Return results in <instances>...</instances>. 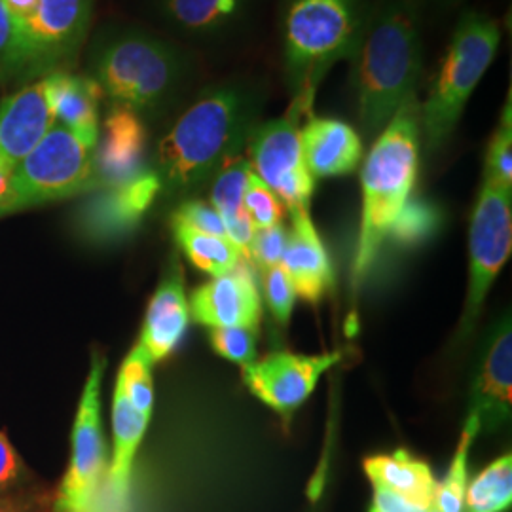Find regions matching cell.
I'll use <instances>...</instances> for the list:
<instances>
[{"instance_id": "cell-1", "label": "cell", "mask_w": 512, "mask_h": 512, "mask_svg": "<svg viewBox=\"0 0 512 512\" xmlns=\"http://www.w3.org/2000/svg\"><path fill=\"white\" fill-rule=\"evenodd\" d=\"M258 109V95L247 84L226 82L200 93L160 141L154 173L162 186L184 192L205 183L245 145Z\"/></svg>"}, {"instance_id": "cell-2", "label": "cell", "mask_w": 512, "mask_h": 512, "mask_svg": "<svg viewBox=\"0 0 512 512\" xmlns=\"http://www.w3.org/2000/svg\"><path fill=\"white\" fill-rule=\"evenodd\" d=\"M353 63L361 126L380 133L416 99L423 69L420 23L410 0H385L366 16Z\"/></svg>"}, {"instance_id": "cell-3", "label": "cell", "mask_w": 512, "mask_h": 512, "mask_svg": "<svg viewBox=\"0 0 512 512\" xmlns=\"http://www.w3.org/2000/svg\"><path fill=\"white\" fill-rule=\"evenodd\" d=\"M359 0H289L283 19V48L291 110L310 114L319 84L330 69L353 59L365 33Z\"/></svg>"}, {"instance_id": "cell-4", "label": "cell", "mask_w": 512, "mask_h": 512, "mask_svg": "<svg viewBox=\"0 0 512 512\" xmlns=\"http://www.w3.org/2000/svg\"><path fill=\"white\" fill-rule=\"evenodd\" d=\"M420 107L408 101L380 131L363 169V217L353 260V279L359 283L374 264L418 175Z\"/></svg>"}, {"instance_id": "cell-5", "label": "cell", "mask_w": 512, "mask_h": 512, "mask_svg": "<svg viewBox=\"0 0 512 512\" xmlns=\"http://www.w3.org/2000/svg\"><path fill=\"white\" fill-rule=\"evenodd\" d=\"M90 78L112 105L150 114L183 88L188 61L181 50L143 31L112 33L99 40L90 59Z\"/></svg>"}, {"instance_id": "cell-6", "label": "cell", "mask_w": 512, "mask_h": 512, "mask_svg": "<svg viewBox=\"0 0 512 512\" xmlns=\"http://www.w3.org/2000/svg\"><path fill=\"white\" fill-rule=\"evenodd\" d=\"M501 42L494 18L465 12L420 109L427 143L440 147L456 129L471 95L490 69Z\"/></svg>"}, {"instance_id": "cell-7", "label": "cell", "mask_w": 512, "mask_h": 512, "mask_svg": "<svg viewBox=\"0 0 512 512\" xmlns=\"http://www.w3.org/2000/svg\"><path fill=\"white\" fill-rule=\"evenodd\" d=\"M97 188L95 148L84 145L73 131L55 122L37 147L14 165L0 200V217Z\"/></svg>"}, {"instance_id": "cell-8", "label": "cell", "mask_w": 512, "mask_h": 512, "mask_svg": "<svg viewBox=\"0 0 512 512\" xmlns=\"http://www.w3.org/2000/svg\"><path fill=\"white\" fill-rule=\"evenodd\" d=\"M105 361L93 357L73 429V456L55 497L54 512H129L109 486L107 446L101 431V378Z\"/></svg>"}, {"instance_id": "cell-9", "label": "cell", "mask_w": 512, "mask_h": 512, "mask_svg": "<svg viewBox=\"0 0 512 512\" xmlns=\"http://www.w3.org/2000/svg\"><path fill=\"white\" fill-rule=\"evenodd\" d=\"M92 0H38L4 80L27 82L63 71L80 52L92 23Z\"/></svg>"}, {"instance_id": "cell-10", "label": "cell", "mask_w": 512, "mask_h": 512, "mask_svg": "<svg viewBox=\"0 0 512 512\" xmlns=\"http://www.w3.org/2000/svg\"><path fill=\"white\" fill-rule=\"evenodd\" d=\"M298 116L287 112L283 118L256 126L249 135L251 165L255 175L289 207L310 209L315 179L311 177L300 143Z\"/></svg>"}, {"instance_id": "cell-11", "label": "cell", "mask_w": 512, "mask_h": 512, "mask_svg": "<svg viewBox=\"0 0 512 512\" xmlns=\"http://www.w3.org/2000/svg\"><path fill=\"white\" fill-rule=\"evenodd\" d=\"M512 188L486 177L471 222V281L467 313L476 315L512 245Z\"/></svg>"}, {"instance_id": "cell-12", "label": "cell", "mask_w": 512, "mask_h": 512, "mask_svg": "<svg viewBox=\"0 0 512 512\" xmlns=\"http://www.w3.org/2000/svg\"><path fill=\"white\" fill-rule=\"evenodd\" d=\"M340 359V353L319 357L274 353L260 363L243 366V382L256 399L289 416L310 397L323 372Z\"/></svg>"}, {"instance_id": "cell-13", "label": "cell", "mask_w": 512, "mask_h": 512, "mask_svg": "<svg viewBox=\"0 0 512 512\" xmlns=\"http://www.w3.org/2000/svg\"><path fill=\"white\" fill-rule=\"evenodd\" d=\"M192 315L211 329L258 330L262 300L245 256L232 272L196 289L192 294Z\"/></svg>"}, {"instance_id": "cell-14", "label": "cell", "mask_w": 512, "mask_h": 512, "mask_svg": "<svg viewBox=\"0 0 512 512\" xmlns=\"http://www.w3.org/2000/svg\"><path fill=\"white\" fill-rule=\"evenodd\" d=\"M162 190L154 171H143L120 186L101 188L80 211V228L93 239L120 238L133 230Z\"/></svg>"}, {"instance_id": "cell-15", "label": "cell", "mask_w": 512, "mask_h": 512, "mask_svg": "<svg viewBox=\"0 0 512 512\" xmlns=\"http://www.w3.org/2000/svg\"><path fill=\"white\" fill-rule=\"evenodd\" d=\"M147 129L137 112L112 105L105 124L103 141L95 148V169L99 188L120 186L143 173Z\"/></svg>"}, {"instance_id": "cell-16", "label": "cell", "mask_w": 512, "mask_h": 512, "mask_svg": "<svg viewBox=\"0 0 512 512\" xmlns=\"http://www.w3.org/2000/svg\"><path fill=\"white\" fill-rule=\"evenodd\" d=\"M54 124L42 78L4 97L0 101V160L19 164Z\"/></svg>"}, {"instance_id": "cell-17", "label": "cell", "mask_w": 512, "mask_h": 512, "mask_svg": "<svg viewBox=\"0 0 512 512\" xmlns=\"http://www.w3.org/2000/svg\"><path fill=\"white\" fill-rule=\"evenodd\" d=\"M291 215L293 230L287 236L281 266L293 281L294 293L317 304L334 279L329 255L311 222L310 209H296Z\"/></svg>"}, {"instance_id": "cell-18", "label": "cell", "mask_w": 512, "mask_h": 512, "mask_svg": "<svg viewBox=\"0 0 512 512\" xmlns=\"http://www.w3.org/2000/svg\"><path fill=\"white\" fill-rule=\"evenodd\" d=\"M512 334L509 319L503 321L490 340L475 382L473 410L480 429H495L511 416Z\"/></svg>"}, {"instance_id": "cell-19", "label": "cell", "mask_w": 512, "mask_h": 512, "mask_svg": "<svg viewBox=\"0 0 512 512\" xmlns=\"http://www.w3.org/2000/svg\"><path fill=\"white\" fill-rule=\"evenodd\" d=\"M46 84L48 103L57 124L90 148L99 145V107L103 92L97 82L84 74L55 71L42 78Z\"/></svg>"}, {"instance_id": "cell-20", "label": "cell", "mask_w": 512, "mask_h": 512, "mask_svg": "<svg viewBox=\"0 0 512 512\" xmlns=\"http://www.w3.org/2000/svg\"><path fill=\"white\" fill-rule=\"evenodd\" d=\"M300 143L313 179L348 175L363 158V143L357 131L334 118H310L300 129Z\"/></svg>"}, {"instance_id": "cell-21", "label": "cell", "mask_w": 512, "mask_h": 512, "mask_svg": "<svg viewBox=\"0 0 512 512\" xmlns=\"http://www.w3.org/2000/svg\"><path fill=\"white\" fill-rule=\"evenodd\" d=\"M188 325V306L184 298L181 275L165 277L148 306L145 327L139 346L147 353L150 363L167 357L181 342Z\"/></svg>"}, {"instance_id": "cell-22", "label": "cell", "mask_w": 512, "mask_h": 512, "mask_svg": "<svg viewBox=\"0 0 512 512\" xmlns=\"http://www.w3.org/2000/svg\"><path fill=\"white\" fill-rule=\"evenodd\" d=\"M251 171H253L251 162L238 152L220 165L217 179L211 190V203L224 220L228 239L238 247L245 258H247L249 243L255 236V226L243 209V196L247 190Z\"/></svg>"}, {"instance_id": "cell-23", "label": "cell", "mask_w": 512, "mask_h": 512, "mask_svg": "<svg viewBox=\"0 0 512 512\" xmlns=\"http://www.w3.org/2000/svg\"><path fill=\"white\" fill-rule=\"evenodd\" d=\"M150 418L143 416L129 403L126 393L120 385L114 391L112 404V431H114V456L109 465L110 492L116 501L129 505V486L133 459L139 450V444L145 437Z\"/></svg>"}, {"instance_id": "cell-24", "label": "cell", "mask_w": 512, "mask_h": 512, "mask_svg": "<svg viewBox=\"0 0 512 512\" xmlns=\"http://www.w3.org/2000/svg\"><path fill=\"white\" fill-rule=\"evenodd\" d=\"M365 471L374 488H385L425 509L435 505L437 482L429 465L412 458L404 450L391 456L366 459Z\"/></svg>"}, {"instance_id": "cell-25", "label": "cell", "mask_w": 512, "mask_h": 512, "mask_svg": "<svg viewBox=\"0 0 512 512\" xmlns=\"http://www.w3.org/2000/svg\"><path fill=\"white\" fill-rule=\"evenodd\" d=\"M175 29L192 37H219L247 18L249 0H160Z\"/></svg>"}, {"instance_id": "cell-26", "label": "cell", "mask_w": 512, "mask_h": 512, "mask_svg": "<svg viewBox=\"0 0 512 512\" xmlns=\"http://www.w3.org/2000/svg\"><path fill=\"white\" fill-rule=\"evenodd\" d=\"M171 224H173V236L181 245L184 255L190 258V262L196 268H200L207 274L215 277L228 274L243 258L241 251L228 238L205 234L175 217L171 219Z\"/></svg>"}, {"instance_id": "cell-27", "label": "cell", "mask_w": 512, "mask_h": 512, "mask_svg": "<svg viewBox=\"0 0 512 512\" xmlns=\"http://www.w3.org/2000/svg\"><path fill=\"white\" fill-rule=\"evenodd\" d=\"M511 499L512 459L511 454H505L476 476L467 492L463 512L509 511Z\"/></svg>"}, {"instance_id": "cell-28", "label": "cell", "mask_w": 512, "mask_h": 512, "mask_svg": "<svg viewBox=\"0 0 512 512\" xmlns=\"http://www.w3.org/2000/svg\"><path fill=\"white\" fill-rule=\"evenodd\" d=\"M478 431H480V421L475 414H471L465 429H463L458 452L454 456L448 476L440 486H437L433 507L439 512H463L465 484H467V456H469V448H471Z\"/></svg>"}, {"instance_id": "cell-29", "label": "cell", "mask_w": 512, "mask_h": 512, "mask_svg": "<svg viewBox=\"0 0 512 512\" xmlns=\"http://www.w3.org/2000/svg\"><path fill=\"white\" fill-rule=\"evenodd\" d=\"M442 215L433 203L425 200H408L404 203L399 217L393 222L389 236L399 245H418L431 238L440 228Z\"/></svg>"}, {"instance_id": "cell-30", "label": "cell", "mask_w": 512, "mask_h": 512, "mask_svg": "<svg viewBox=\"0 0 512 512\" xmlns=\"http://www.w3.org/2000/svg\"><path fill=\"white\" fill-rule=\"evenodd\" d=\"M150 359L141 346L133 349L120 370L118 384L126 393L129 403L137 412L150 418L154 404V389H152V374H150Z\"/></svg>"}, {"instance_id": "cell-31", "label": "cell", "mask_w": 512, "mask_h": 512, "mask_svg": "<svg viewBox=\"0 0 512 512\" xmlns=\"http://www.w3.org/2000/svg\"><path fill=\"white\" fill-rule=\"evenodd\" d=\"M243 209L253 222L255 230L281 224L283 203L266 184L256 177L255 171H251L249 175V183L243 196Z\"/></svg>"}, {"instance_id": "cell-32", "label": "cell", "mask_w": 512, "mask_h": 512, "mask_svg": "<svg viewBox=\"0 0 512 512\" xmlns=\"http://www.w3.org/2000/svg\"><path fill=\"white\" fill-rule=\"evenodd\" d=\"M486 177L494 179L495 183L512 188V120L511 101L503 110V118L499 122V128L495 131L490 152H488V164H486Z\"/></svg>"}, {"instance_id": "cell-33", "label": "cell", "mask_w": 512, "mask_h": 512, "mask_svg": "<svg viewBox=\"0 0 512 512\" xmlns=\"http://www.w3.org/2000/svg\"><path fill=\"white\" fill-rule=\"evenodd\" d=\"M264 298L279 323H287L291 319L294 306V287L287 270L279 264L266 272H262Z\"/></svg>"}, {"instance_id": "cell-34", "label": "cell", "mask_w": 512, "mask_h": 512, "mask_svg": "<svg viewBox=\"0 0 512 512\" xmlns=\"http://www.w3.org/2000/svg\"><path fill=\"white\" fill-rule=\"evenodd\" d=\"M287 236L289 232L281 224L255 230V236L247 249V258L255 262L260 272L279 266L287 247Z\"/></svg>"}, {"instance_id": "cell-35", "label": "cell", "mask_w": 512, "mask_h": 512, "mask_svg": "<svg viewBox=\"0 0 512 512\" xmlns=\"http://www.w3.org/2000/svg\"><path fill=\"white\" fill-rule=\"evenodd\" d=\"M256 332L251 329H213L211 344L215 351L239 365H251L256 357Z\"/></svg>"}, {"instance_id": "cell-36", "label": "cell", "mask_w": 512, "mask_h": 512, "mask_svg": "<svg viewBox=\"0 0 512 512\" xmlns=\"http://www.w3.org/2000/svg\"><path fill=\"white\" fill-rule=\"evenodd\" d=\"M175 219L183 220L188 226L211 234V236H219V238H228L226 234V226L224 220L219 213L215 211V207L207 205L203 202H186L177 209V213L173 215Z\"/></svg>"}, {"instance_id": "cell-37", "label": "cell", "mask_w": 512, "mask_h": 512, "mask_svg": "<svg viewBox=\"0 0 512 512\" xmlns=\"http://www.w3.org/2000/svg\"><path fill=\"white\" fill-rule=\"evenodd\" d=\"M27 478V471L21 463L10 440L0 431V492L18 490Z\"/></svg>"}, {"instance_id": "cell-38", "label": "cell", "mask_w": 512, "mask_h": 512, "mask_svg": "<svg viewBox=\"0 0 512 512\" xmlns=\"http://www.w3.org/2000/svg\"><path fill=\"white\" fill-rule=\"evenodd\" d=\"M0 512H54V505H50L48 495L18 488L0 492Z\"/></svg>"}, {"instance_id": "cell-39", "label": "cell", "mask_w": 512, "mask_h": 512, "mask_svg": "<svg viewBox=\"0 0 512 512\" xmlns=\"http://www.w3.org/2000/svg\"><path fill=\"white\" fill-rule=\"evenodd\" d=\"M2 4H4L6 12H8V18L12 21V27H14V33H16V42H14V52H16L19 42L25 37L31 21L35 18V14H37L38 0H2ZM14 52H12V55H14Z\"/></svg>"}, {"instance_id": "cell-40", "label": "cell", "mask_w": 512, "mask_h": 512, "mask_svg": "<svg viewBox=\"0 0 512 512\" xmlns=\"http://www.w3.org/2000/svg\"><path fill=\"white\" fill-rule=\"evenodd\" d=\"M372 511L376 512H429L421 505H416L401 495L393 494L385 488H374V505Z\"/></svg>"}, {"instance_id": "cell-41", "label": "cell", "mask_w": 512, "mask_h": 512, "mask_svg": "<svg viewBox=\"0 0 512 512\" xmlns=\"http://www.w3.org/2000/svg\"><path fill=\"white\" fill-rule=\"evenodd\" d=\"M14 42H16V33H14L12 21L8 18V12L0 0V80L8 71L12 52H14Z\"/></svg>"}, {"instance_id": "cell-42", "label": "cell", "mask_w": 512, "mask_h": 512, "mask_svg": "<svg viewBox=\"0 0 512 512\" xmlns=\"http://www.w3.org/2000/svg\"><path fill=\"white\" fill-rule=\"evenodd\" d=\"M14 171V165L6 164L4 160H0V200L8 188V181H10V175Z\"/></svg>"}, {"instance_id": "cell-43", "label": "cell", "mask_w": 512, "mask_h": 512, "mask_svg": "<svg viewBox=\"0 0 512 512\" xmlns=\"http://www.w3.org/2000/svg\"><path fill=\"white\" fill-rule=\"evenodd\" d=\"M429 512H439V511H437V509H435V507H431V511H429Z\"/></svg>"}, {"instance_id": "cell-44", "label": "cell", "mask_w": 512, "mask_h": 512, "mask_svg": "<svg viewBox=\"0 0 512 512\" xmlns=\"http://www.w3.org/2000/svg\"><path fill=\"white\" fill-rule=\"evenodd\" d=\"M444 2H450V0H444Z\"/></svg>"}, {"instance_id": "cell-45", "label": "cell", "mask_w": 512, "mask_h": 512, "mask_svg": "<svg viewBox=\"0 0 512 512\" xmlns=\"http://www.w3.org/2000/svg\"><path fill=\"white\" fill-rule=\"evenodd\" d=\"M370 512H376V511H372V509H370Z\"/></svg>"}]
</instances>
